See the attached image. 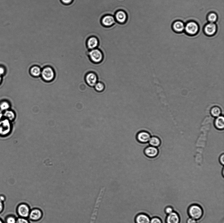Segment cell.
I'll return each instance as SVG.
<instances>
[{"label": "cell", "mask_w": 224, "mask_h": 223, "mask_svg": "<svg viewBox=\"0 0 224 223\" xmlns=\"http://www.w3.org/2000/svg\"><path fill=\"white\" fill-rule=\"evenodd\" d=\"M31 209L28 204L25 203H20L16 208V212L18 216L22 218H28Z\"/></svg>", "instance_id": "5"}, {"label": "cell", "mask_w": 224, "mask_h": 223, "mask_svg": "<svg viewBox=\"0 0 224 223\" xmlns=\"http://www.w3.org/2000/svg\"><path fill=\"white\" fill-rule=\"evenodd\" d=\"M116 22L114 16L110 15L104 16L101 20V25L106 27H110L113 26Z\"/></svg>", "instance_id": "12"}, {"label": "cell", "mask_w": 224, "mask_h": 223, "mask_svg": "<svg viewBox=\"0 0 224 223\" xmlns=\"http://www.w3.org/2000/svg\"><path fill=\"white\" fill-rule=\"evenodd\" d=\"M214 126L217 130H222L224 128V118L220 116L216 118L214 121Z\"/></svg>", "instance_id": "19"}, {"label": "cell", "mask_w": 224, "mask_h": 223, "mask_svg": "<svg viewBox=\"0 0 224 223\" xmlns=\"http://www.w3.org/2000/svg\"><path fill=\"white\" fill-rule=\"evenodd\" d=\"M94 87L96 91L99 92L103 91L105 89V84L100 82H98Z\"/></svg>", "instance_id": "24"}, {"label": "cell", "mask_w": 224, "mask_h": 223, "mask_svg": "<svg viewBox=\"0 0 224 223\" xmlns=\"http://www.w3.org/2000/svg\"><path fill=\"white\" fill-rule=\"evenodd\" d=\"M218 19V16L216 13L215 12L209 13L207 16V20L208 22L215 23Z\"/></svg>", "instance_id": "23"}, {"label": "cell", "mask_w": 224, "mask_h": 223, "mask_svg": "<svg viewBox=\"0 0 224 223\" xmlns=\"http://www.w3.org/2000/svg\"><path fill=\"white\" fill-rule=\"evenodd\" d=\"M84 79L88 86L91 87H94L98 82L97 75L92 71L89 72L86 74Z\"/></svg>", "instance_id": "7"}, {"label": "cell", "mask_w": 224, "mask_h": 223, "mask_svg": "<svg viewBox=\"0 0 224 223\" xmlns=\"http://www.w3.org/2000/svg\"><path fill=\"white\" fill-rule=\"evenodd\" d=\"M16 218L13 215H10L6 218L5 219L6 223H16Z\"/></svg>", "instance_id": "25"}, {"label": "cell", "mask_w": 224, "mask_h": 223, "mask_svg": "<svg viewBox=\"0 0 224 223\" xmlns=\"http://www.w3.org/2000/svg\"><path fill=\"white\" fill-rule=\"evenodd\" d=\"M199 29L198 23L194 21H190L185 24L184 31L188 35L195 36L198 33Z\"/></svg>", "instance_id": "4"}, {"label": "cell", "mask_w": 224, "mask_h": 223, "mask_svg": "<svg viewBox=\"0 0 224 223\" xmlns=\"http://www.w3.org/2000/svg\"><path fill=\"white\" fill-rule=\"evenodd\" d=\"M180 219L179 214L173 212L168 214L166 218V223H180Z\"/></svg>", "instance_id": "17"}, {"label": "cell", "mask_w": 224, "mask_h": 223, "mask_svg": "<svg viewBox=\"0 0 224 223\" xmlns=\"http://www.w3.org/2000/svg\"><path fill=\"white\" fill-rule=\"evenodd\" d=\"M40 77L44 81L47 82H51L55 78V72L53 69L50 66H46L42 69Z\"/></svg>", "instance_id": "2"}, {"label": "cell", "mask_w": 224, "mask_h": 223, "mask_svg": "<svg viewBox=\"0 0 224 223\" xmlns=\"http://www.w3.org/2000/svg\"><path fill=\"white\" fill-rule=\"evenodd\" d=\"M4 208V202L0 199V213H1L3 210Z\"/></svg>", "instance_id": "32"}, {"label": "cell", "mask_w": 224, "mask_h": 223, "mask_svg": "<svg viewBox=\"0 0 224 223\" xmlns=\"http://www.w3.org/2000/svg\"><path fill=\"white\" fill-rule=\"evenodd\" d=\"M144 153L148 157L154 158L158 155L159 151L157 148L150 146L145 149Z\"/></svg>", "instance_id": "15"}, {"label": "cell", "mask_w": 224, "mask_h": 223, "mask_svg": "<svg viewBox=\"0 0 224 223\" xmlns=\"http://www.w3.org/2000/svg\"><path fill=\"white\" fill-rule=\"evenodd\" d=\"M149 142L151 146L156 148L160 146L161 144V141L160 138L155 136L151 137Z\"/></svg>", "instance_id": "20"}, {"label": "cell", "mask_w": 224, "mask_h": 223, "mask_svg": "<svg viewBox=\"0 0 224 223\" xmlns=\"http://www.w3.org/2000/svg\"><path fill=\"white\" fill-rule=\"evenodd\" d=\"M217 26L215 23L208 22L205 25L203 31L205 34L208 37H212L216 33Z\"/></svg>", "instance_id": "8"}, {"label": "cell", "mask_w": 224, "mask_h": 223, "mask_svg": "<svg viewBox=\"0 0 224 223\" xmlns=\"http://www.w3.org/2000/svg\"><path fill=\"white\" fill-rule=\"evenodd\" d=\"M11 122L7 119L0 120V135L5 136L10 133L12 129Z\"/></svg>", "instance_id": "6"}, {"label": "cell", "mask_w": 224, "mask_h": 223, "mask_svg": "<svg viewBox=\"0 0 224 223\" xmlns=\"http://www.w3.org/2000/svg\"><path fill=\"white\" fill-rule=\"evenodd\" d=\"M87 56L91 61L95 64H99L102 62L104 59V55L99 49H95L88 50Z\"/></svg>", "instance_id": "1"}, {"label": "cell", "mask_w": 224, "mask_h": 223, "mask_svg": "<svg viewBox=\"0 0 224 223\" xmlns=\"http://www.w3.org/2000/svg\"><path fill=\"white\" fill-rule=\"evenodd\" d=\"M43 216V212L41 209L35 208L30 211L28 218L32 221H38L42 218Z\"/></svg>", "instance_id": "10"}, {"label": "cell", "mask_w": 224, "mask_h": 223, "mask_svg": "<svg viewBox=\"0 0 224 223\" xmlns=\"http://www.w3.org/2000/svg\"><path fill=\"white\" fill-rule=\"evenodd\" d=\"M99 44V41L97 38L94 36H91L87 39L86 45L88 50L96 49Z\"/></svg>", "instance_id": "9"}, {"label": "cell", "mask_w": 224, "mask_h": 223, "mask_svg": "<svg viewBox=\"0 0 224 223\" xmlns=\"http://www.w3.org/2000/svg\"><path fill=\"white\" fill-rule=\"evenodd\" d=\"M0 223H4L2 220L0 218Z\"/></svg>", "instance_id": "36"}, {"label": "cell", "mask_w": 224, "mask_h": 223, "mask_svg": "<svg viewBox=\"0 0 224 223\" xmlns=\"http://www.w3.org/2000/svg\"><path fill=\"white\" fill-rule=\"evenodd\" d=\"M188 213L190 218L198 220L202 218L203 215V210L198 205L194 204L189 208Z\"/></svg>", "instance_id": "3"}, {"label": "cell", "mask_w": 224, "mask_h": 223, "mask_svg": "<svg viewBox=\"0 0 224 223\" xmlns=\"http://www.w3.org/2000/svg\"><path fill=\"white\" fill-rule=\"evenodd\" d=\"M1 80H2V78L1 77V76L0 75V83H1Z\"/></svg>", "instance_id": "37"}, {"label": "cell", "mask_w": 224, "mask_h": 223, "mask_svg": "<svg viewBox=\"0 0 224 223\" xmlns=\"http://www.w3.org/2000/svg\"><path fill=\"white\" fill-rule=\"evenodd\" d=\"M3 114L1 110H0V120H2L3 117Z\"/></svg>", "instance_id": "35"}, {"label": "cell", "mask_w": 224, "mask_h": 223, "mask_svg": "<svg viewBox=\"0 0 224 223\" xmlns=\"http://www.w3.org/2000/svg\"><path fill=\"white\" fill-rule=\"evenodd\" d=\"M16 223H30V222L27 218L19 217L16 219Z\"/></svg>", "instance_id": "28"}, {"label": "cell", "mask_w": 224, "mask_h": 223, "mask_svg": "<svg viewBox=\"0 0 224 223\" xmlns=\"http://www.w3.org/2000/svg\"><path fill=\"white\" fill-rule=\"evenodd\" d=\"M187 223H197L196 220L191 218L188 219Z\"/></svg>", "instance_id": "33"}, {"label": "cell", "mask_w": 224, "mask_h": 223, "mask_svg": "<svg viewBox=\"0 0 224 223\" xmlns=\"http://www.w3.org/2000/svg\"><path fill=\"white\" fill-rule=\"evenodd\" d=\"M10 107L9 104L7 102H3L0 105V110L2 111H7Z\"/></svg>", "instance_id": "26"}, {"label": "cell", "mask_w": 224, "mask_h": 223, "mask_svg": "<svg viewBox=\"0 0 224 223\" xmlns=\"http://www.w3.org/2000/svg\"><path fill=\"white\" fill-rule=\"evenodd\" d=\"M219 162L221 164L223 165L224 164V154H223L221 155L219 158Z\"/></svg>", "instance_id": "31"}, {"label": "cell", "mask_w": 224, "mask_h": 223, "mask_svg": "<svg viewBox=\"0 0 224 223\" xmlns=\"http://www.w3.org/2000/svg\"><path fill=\"white\" fill-rule=\"evenodd\" d=\"M150 223H162V222L160 218L154 217L151 219Z\"/></svg>", "instance_id": "29"}, {"label": "cell", "mask_w": 224, "mask_h": 223, "mask_svg": "<svg viewBox=\"0 0 224 223\" xmlns=\"http://www.w3.org/2000/svg\"><path fill=\"white\" fill-rule=\"evenodd\" d=\"M222 111L221 108L218 106H215L211 108L210 113L212 116L217 118L221 116Z\"/></svg>", "instance_id": "21"}, {"label": "cell", "mask_w": 224, "mask_h": 223, "mask_svg": "<svg viewBox=\"0 0 224 223\" xmlns=\"http://www.w3.org/2000/svg\"><path fill=\"white\" fill-rule=\"evenodd\" d=\"M5 70L2 67H0V75H1L3 74L4 73Z\"/></svg>", "instance_id": "34"}, {"label": "cell", "mask_w": 224, "mask_h": 223, "mask_svg": "<svg viewBox=\"0 0 224 223\" xmlns=\"http://www.w3.org/2000/svg\"><path fill=\"white\" fill-rule=\"evenodd\" d=\"M3 116L6 119H8L10 122L13 121L16 117V115L14 112L13 111L8 110L5 111L3 114Z\"/></svg>", "instance_id": "22"}, {"label": "cell", "mask_w": 224, "mask_h": 223, "mask_svg": "<svg viewBox=\"0 0 224 223\" xmlns=\"http://www.w3.org/2000/svg\"><path fill=\"white\" fill-rule=\"evenodd\" d=\"M185 24L181 20L174 21L172 25V29L173 31L177 33H181L184 31Z\"/></svg>", "instance_id": "13"}, {"label": "cell", "mask_w": 224, "mask_h": 223, "mask_svg": "<svg viewBox=\"0 0 224 223\" xmlns=\"http://www.w3.org/2000/svg\"><path fill=\"white\" fill-rule=\"evenodd\" d=\"M151 137V135L149 132L143 131L139 132L137 134V139L141 143H145L149 142Z\"/></svg>", "instance_id": "16"}, {"label": "cell", "mask_w": 224, "mask_h": 223, "mask_svg": "<svg viewBox=\"0 0 224 223\" xmlns=\"http://www.w3.org/2000/svg\"><path fill=\"white\" fill-rule=\"evenodd\" d=\"M166 213L167 214H169L173 212V209L171 207H167L165 210Z\"/></svg>", "instance_id": "30"}, {"label": "cell", "mask_w": 224, "mask_h": 223, "mask_svg": "<svg viewBox=\"0 0 224 223\" xmlns=\"http://www.w3.org/2000/svg\"><path fill=\"white\" fill-rule=\"evenodd\" d=\"M75 0H59V1L62 4L66 6H68L72 5L74 2Z\"/></svg>", "instance_id": "27"}, {"label": "cell", "mask_w": 224, "mask_h": 223, "mask_svg": "<svg viewBox=\"0 0 224 223\" xmlns=\"http://www.w3.org/2000/svg\"><path fill=\"white\" fill-rule=\"evenodd\" d=\"M42 69L38 65H34L29 70L30 75L34 77L37 78L41 76Z\"/></svg>", "instance_id": "18"}, {"label": "cell", "mask_w": 224, "mask_h": 223, "mask_svg": "<svg viewBox=\"0 0 224 223\" xmlns=\"http://www.w3.org/2000/svg\"><path fill=\"white\" fill-rule=\"evenodd\" d=\"M116 22L120 24L125 23L128 19V16L126 12L123 10L117 11L114 16Z\"/></svg>", "instance_id": "11"}, {"label": "cell", "mask_w": 224, "mask_h": 223, "mask_svg": "<svg viewBox=\"0 0 224 223\" xmlns=\"http://www.w3.org/2000/svg\"><path fill=\"white\" fill-rule=\"evenodd\" d=\"M151 219L146 213L141 212L137 214L135 216L136 223H150Z\"/></svg>", "instance_id": "14"}]
</instances>
